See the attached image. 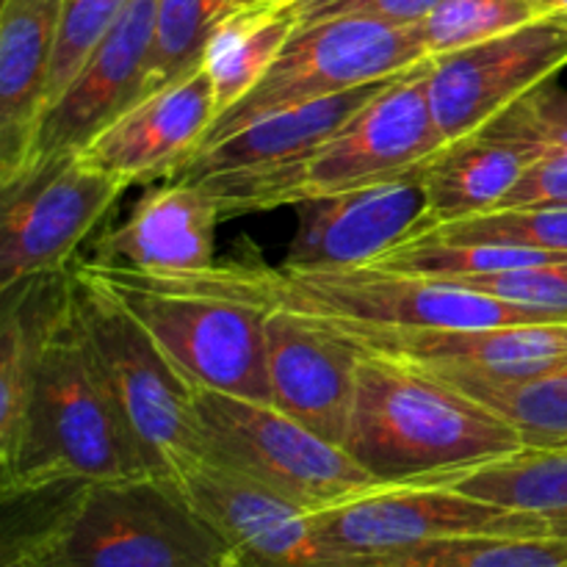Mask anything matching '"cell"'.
<instances>
[{
	"label": "cell",
	"mask_w": 567,
	"mask_h": 567,
	"mask_svg": "<svg viewBox=\"0 0 567 567\" xmlns=\"http://www.w3.org/2000/svg\"><path fill=\"white\" fill-rule=\"evenodd\" d=\"M161 343L199 391L269 402L266 319L271 302L269 266L214 264L177 275L97 266L83 260Z\"/></svg>",
	"instance_id": "cell-1"
},
{
	"label": "cell",
	"mask_w": 567,
	"mask_h": 567,
	"mask_svg": "<svg viewBox=\"0 0 567 567\" xmlns=\"http://www.w3.org/2000/svg\"><path fill=\"white\" fill-rule=\"evenodd\" d=\"M144 474L153 471L83 343L64 282L44 327L20 441L0 465L3 498Z\"/></svg>",
	"instance_id": "cell-2"
},
{
	"label": "cell",
	"mask_w": 567,
	"mask_h": 567,
	"mask_svg": "<svg viewBox=\"0 0 567 567\" xmlns=\"http://www.w3.org/2000/svg\"><path fill=\"white\" fill-rule=\"evenodd\" d=\"M343 449L388 487L449 480L520 452L524 441L443 377L360 349Z\"/></svg>",
	"instance_id": "cell-3"
},
{
	"label": "cell",
	"mask_w": 567,
	"mask_h": 567,
	"mask_svg": "<svg viewBox=\"0 0 567 567\" xmlns=\"http://www.w3.org/2000/svg\"><path fill=\"white\" fill-rule=\"evenodd\" d=\"M3 567H241L181 482L144 474L66 487L42 524L6 537Z\"/></svg>",
	"instance_id": "cell-4"
},
{
	"label": "cell",
	"mask_w": 567,
	"mask_h": 567,
	"mask_svg": "<svg viewBox=\"0 0 567 567\" xmlns=\"http://www.w3.org/2000/svg\"><path fill=\"white\" fill-rule=\"evenodd\" d=\"M430 59L388 83L330 138L291 161L205 177L225 219L330 197L419 166L446 147L426 92Z\"/></svg>",
	"instance_id": "cell-5"
},
{
	"label": "cell",
	"mask_w": 567,
	"mask_h": 567,
	"mask_svg": "<svg viewBox=\"0 0 567 567\" xmlns=\"http://www.w3.org/2000/svg\"><path fill=\"white\" fill-rule=\"evenodd\" d=\"M70 305L83 343L142 449L150 471L181 480L208 457L197 391L147 327L81 264L70 277Z\"/></svg>",
	"instance_id": "cell-6"
},
{
	"label": "cell",
	"mask_w": 567,
	"mask_h": 567,
	"mask_svg": "<svg viewBox=\"0 0 567 567\" xmlns=\"http://www.w3.org/2000/svg\"><path fill=\"white\" fill-rule=\"evenodd\" d=\"M208 457L269 491L291 498L308 513L382 487L352 454L269 402L197 391Z\"/></svg>",
	"instance_id": "cell-7"
},
{
	"label": "cell",
	"mask_w": 567,
	"mask_h": 567,
	"mask_svg": "<svg viewBox=\"0 0 567 567\" xmlns=\"http://www.w3.org/2000/svg\"><path fill=\"white\" fill-rule=\"evenodd\" d=\"M275 308L341 327H498L546 321L502 299L437 277L380 266L354 269H269Z\"/></svg>",
	"instance_id": "cell-8"
},
{
	"label": "cell",
	"mask_w": 567,
	"mask_h": 567,
	"mask_svg": "<svg viewBox=\"0 0 567 567\" xmlns=\"http://www.w3.org/2000/svg\"><path fill=\"white\" fill-rule=\"evenodd\" d=\"M426 59L430 55L424 53L415 25H396L371 17L302 22L264 81L241 103L216 116L205 142L225 136L269 111L330 97L365 83L393 81Z\"/></svg>",
	"instance_id": "cell-9"
},
{
	"label": "cell",
	"mask_w": 567,
	"mask_h": 567,
	"mask_svg": "<svg viewBox=\"0 0 567 567\" xmlns=\"http://www.w3.org/2000/svg\"><path fill=\"white\" fill-rule=\"evenodd\" d=\"M321 540L343 554H377L454 537H567L537 513L498 507L441 482L388 485L313 513Z\"/></svg>",
	"instance_id": "cell-10"
},
{
	"label": "cell",
	"mask_w": 567,
	"mask_h": 567,
	"mask_svg": "<svg viewBox=\"0 0 567 567\" xmlns=\"http://www.w3.org/2000/svg\"><path fill=\"white\" fill-rule=\"evenodd\" d=\"M125 188L81 153L0 188V291L64 271Z\"/></svg>",
	"instance_id": "cell-11"
},
{
	"label": "cell",
	"mask_w": 567,
	"mask_h": 567,
	"mask_svg": "<svg viewBox=\"0 0 567 567\" xmlns=\"http://www.w3.org/2000/svg\"><path fill=\"white\" fill-rule=\"evenodd\" d=\"M567 66V25L554 17L430 59L426 92L443 142L471 136Z\"/></svg>",
	"instance_id": "cell-12"
},
{
	"label": "cell",
	"mask_w": 567,
	"mask_h": 567,
	"mask_svg": "<svg viewBox=\"0 0 567 567\" xmlns=\"http://www.w3.org/2000/svg\"><path fill=\"white\" fill-rule=\"evenodd\" d=\"M426 164L430 161L365 186L293 205L299 225L282 269L371 266L402 244L424 236L430 225Z\"/></svg>",
	"instance_id": "cell-13"
},
{
	"label": "cell",
	"mask_w": 567,
	"mask_h": 567,
	"mask_svg": "<svg viewBox=\"0 0 567 567\" xmlns=\"http://www.w3.org/2000/svg\"><path fill=\"white\" fill-rule=\"evenodd\" d=\"M158 3L161 0H131L116 17L70 86L44 111L22 177L83 153L122 111L142 100Z\"/></svg>",
	"instance_id": "cell-14"
},
{
	"label": "cell",
	"mask_w": 567,
	"mask_h": 567,
	"mask_svg": "<svg viewBox=\"0 0 567 567\" xmlns=\"http://www.w3.org/2000/svg\"><path fill=\"white\" fill-rule=\"evenodd\" d=\"M177 482L241 567H347L352 559L321 540L313 513L227 465L203 460Z\"/></svg>",
	"instance_id": "cell-15"
},
{
	"label": "cell",
	"mask_w": 567,
	"mask_h": 567,
	"mask_svg": "<svg viewBox=\"0 0 567 567\" xmlns=\"http://www.w3.org/2000/svg\"><path fill=\"white\" fill-rule=\"evenodd\" d=\"M330 327L363 352L432 374L529 377L567 360V321L498 327Z\"/></svg>",
	"instance_id": "cell-16"
},
{
	"label": "cell",
	"mask_w": 567,
	"mask_h": 567,
	"mask_svg": "<svg viewBox=\"0 0 567 567\" xmlns=\"http://www.w3.org/2000/svg\"><path fill=\"white\" fill-rule=\"evenodd\" d=\"M360 349L324 321L288 308L266 319L269 404L343 446L352 421Z\"/></svg>",
	"instance_id": "cell-17"
},
{
	"label": "cell",
	"mask_w": 567,
	"mask_h": 567,
	"mask_svg": "<svg viewBox=\"0 0 567 567\" xmlns=\"http://www.w3.org/2000/svg\"><path fill=\"white\" fill-rule=\"evenodd\" d=\"M216 100L203 64L122 111L81 155L125 183L177 175L214 127Z\"/></svg>",
	"instance_id": "cell-18"
},
{
	"label": "cell",
	"mask_w": 567,
	"mask_h": 567,
	"mask_svg": "<svg viewBox=\"0 0 567 567\" xmlns=\"http://www.w3.org/2000/svg\"><path fill=\"white\" fill-rule=\"evenodd\" d=\"M219 199L203 181L175 177L144 194L122 225L94 244L92 264L144 275H177L214 266Z\"/></svg>",
	"instance_id": "cell-19"
},
{
	"label": "cell",
	"mask_w": 567,
	"mask_h": 567,
	"mask_svg": "<svg viewBox=\"0 0 567 567\" xmlns=\"http://www.w3.org/2000/svg\"><path fill=\"white\" fill-rule=\"evenodd\" d=\"M66 0H0V188L14 186L44 116Z\"/></svg>",
	"instance_id": "cell-20"
},
{
	"label": "cell",
	"mask_w": 567,
	"mask_h": 567,
	"mask_svg": "<svg viewBox=\"0 0 567 567\" xmlns=\"http://www.w3.org/2000/svg\"><path fill=\"white\" fill-rule=\"evenodd\" d=\"M388 83L391 81L365 83V86L330 94V97L269 111V114L258 116V120L247 122V125L236 127L225 136L205 142L177 169L175 177L205 181V177L227 175V172L260 169V166H275L297 158V155L308 153L316 144L330 138L349 116L358 114Z\"/></svg>",
	"instance_id": "cell-21"
},
{
	"label": "cell",
	"mask_w": 567,
	"mask_h": 567,
	"mask_svg": "<svg viewBox=\"0 0 567 567\" xmlns=\"http://www.w3.org/2000/svg\"><path fill=\"white\" fill-rule=\"evenodd\" d=\"M529 166L532 155L520 144L485 131L446 144L426 164L430 225L424 236L446 221L498 208Z\"/></svg>",
	"instance_id": "cell-22"
},
{
	"label": "cell",
	"mask_w": 567,
	"mask_h": 567,
	"mask_svg": "<svg viewBox=\"0 0 567 567\" xmlns=\"http://www.w3.org/2000/svg\"><path fill=\"white\" fill-rule=\"evenodd\" d=\"M297 25L293 6L291 9H236L210 31L199 64L214 89L219 116L241 103L264 81Z\"/></svg>",
	"instance_id": "cell-23"
},
{
	"label": "cell",
	"mask_w": 567,
	"mask_h": 567,
	"mask_svg": "<svg viewBox=\"0 0 567 567\" xmlns=\"http://www.w3.org/2000/svg\"><path fill=\"white\" fill-rule=\"evenodd\" d=\"M437 377L502 415L524 449H567V360L529 377Z\"/></svg>",
	"instance_id": "cell-24"
},
{
	"label": "cell",
	"mask_w": 567,
	"mask_h": 567,
	"mask_svg": "<svg viewBox=\"0 0 567 567\" xmlns=\"http://www.w3.org/2000/svg\"><path fill=\"white\" fill-rule=\"evenodd\" d=\"M441 485L567 526V449H520L509 457L441 480Z\"/></svg>",
	"instance_id": "cell-25"
},
{
	"label": "cell",
	"mask_w": 567,
	"mask_h": 567,
	"mask_svg": "<svg viewBox=\"0 0 567 567\" xmlns=\"http://www.w3.org/2000/svg\"><path fill=\"white\" fill-rule=\"evenodd\" d=\"M347 567H567V537H454L352 554Z\"/></svg>",
	"instance_id": "cell-26"
},
{
	"label": "cell",
	"mask_w": 567,
	"mask_h": 567,
	"mask_svg": "<svg viewBox=\"0 0 567 567\" xmlns=\"http://www.w3.org/2000/svg\"><path fill=\"white\" fill-rule=\"evenodd\" d=\"M421 238H443V241L457 244H493V247L567 255V205L493 208L485 210V214L463 216V219L437 225L435 230H430Z\"/></svg>",
	"instance_id": "cell-27"
},
{
	"label": "cell",
	"mask_w": 567,
	"mask_h": 567,
	"mask_svg": "<svg viewBox=\"0 0 567 567\" xmlns=\"http://www.w3.org/2000/svg\"><path fill=\"white\" fill-rule=\"evenodd\" d=\"M548 17L537 0H441L421 22L419 39L430 59L524 28Z\"/></svg>",
	"instance_id": "cell-28"
},
{
	"label": "cell",
	"mask_w": 567,
	"mask_h": 567,
	"mask_svg": "<svg viewBox=\"0 0 567 567\" xmlns=\"http://www.w3.org/2000/svg\"><path fill=\"white\" fill-rule=\"evenodd\" d=\"M230 11H236L233 0H161L142 97L199 64L210 31Z\"/></svg>",
	"instance_id": "cell-29"
},
{
	"label": "cell",
	"mask_w": 567,
	"mask_h": 567,
	"mask_svg": "<svg viewBox=\"0 0 567 567\" xmlns=\"http://www.w3.org/2000/svg\"><path fill=\"white\" fill-rule=\"evenodd\" d=\"M482 131L520 144L532 155V164L540 158H567V92L551 81L543 83Z\"/></svg>",
	"instance_id": "cell-30"
},
{
	"label": "cell",
	"mask_w": 567,
	"mask_h": 567,
	"mask_svg": "<svg viewBox=\"0 0 567 567\" xmlns=\"http://www.w3.org/2000/svg\"><path fill=\"white\" fill-rule=\"evenodd\" d=\"M449 282L502 299V302L515 305V308L540 316L546 321H567V258Z\"/></svg>",
	"instance_id": "cell-31"
},
{
	"label": "cell",
	"mask_w": 567,
	"mask_h": 567,
	"mask_svg": "<svg viewBox=\"0 0 567 567\" xmlns=\"http://www.w3.org/2000/svg\"><path fill=\"white\" fill-rule=\"evenodd\" d=\"M127 3L131 0H66L64 17H61L59 48H55L53 66H50L44 111L70 86L75 72L81 70L83 61L97 48L100 39L114 25Z\"/></svg>",
	"instance_id": "cell-32"
},
{
	"label": "cell",
	"mask_w": 567,
	"mask_h": 567,
	"mask_svg": "<svg viewBox=\"0 0 567 567\" xmlns=\"http://www.w3.org/2000/svg\"><path fill=\"white\" fill-rule=\"evenodd\" d=\"M441 0H299L293 6L297 22L330 20V17H371V20L415 25Z\"/></svg>",
	"instance_id": "cell-33"
},
{
	"label": "cell",
	"mask_w": 567,
	"mask_h": 567,
	"mask_svg": "<svg viewBox=\"0 0 567 567\" xmlns=\"http://www.w3.org/2000/svg\"><path fill=\"white\" fill-rule=\"evenodd\" d=\"M299 0H233L236 9H291Z\"/></svg>",
	"instance_id": "cell-34"
},
{
	"label": "cell",
	"mask_w": 567,
	"mask_h": 567,
	"mask_svg": "<svg viewBox=\"0 0 567 567\" xmlns=\"http://www.w3.org/2000/svg\"><path fill=\"white\" fill-rule=\"evenodd\" d=\"M537 3L543 6V11H546L548 17H554V20L567 25V0H537Z\"/></svg>",
	"instance_id": "cell-35"
}]
</instances>
